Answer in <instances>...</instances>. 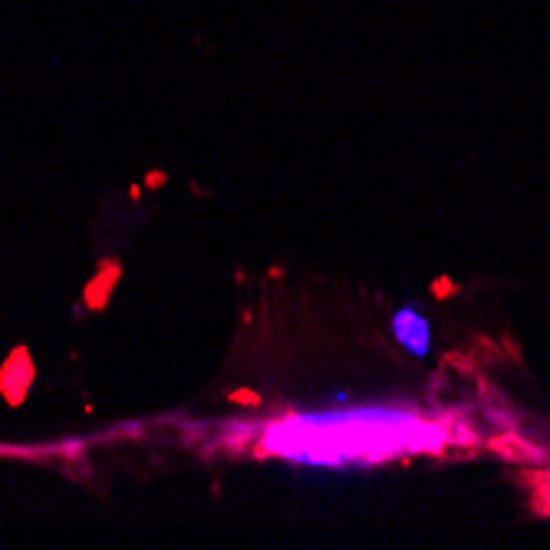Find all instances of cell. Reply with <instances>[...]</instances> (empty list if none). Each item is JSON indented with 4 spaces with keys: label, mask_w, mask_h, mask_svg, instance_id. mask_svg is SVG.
I'll use <instances>...</instances> for the list:
<instances>
[{
    "label": "cell",
    "mask_w": 550,
    "mask_h": 550,
    "mask_svg": "<svg viewBox=\"0 0 550 550\" xmlns=\"http://www.w3.org/2000/svg\"><path fill=\"white\" fill-rule=\"evenodd\" d=\"M455 442H468V432L412 409L280 415L241 439L257 458H287L303 465H379L392 458L442 455Z\"/></svg>",
    "instance_id": "cell-1"
},
{
    "label": "cell",
    "mask_w": 550,
    "mask_h": 550,
    "mask_svg": "<svg viewBox=\"0 0 550 550\" xmlns=\"http://www.w3.org/2000/svg\"><path fill=\"white\" fill-rule=\"evenodd\" d=\"M392 330H396V340L406 346L409 353H415V356L429 353V323H425L422 313H415V310L396 313V320H392Z\"/></svg>",
    "instance_id": "cell-2"
},
{
    "label": "cell",
    "mask_w": 550,
    "mask_h": 550,
    "mask_svg": "<svg viewBox=\"0 0 550 550\" xmlns=\"http://www.w3.org/2000/svg\"><path fill=\"white\" fill-rule=\"evenodd\" d=\"M527 485H531L534 511L550 514V471H527Z\"/></svg>",
    "instance_id": "cell-3"
}]
</instances>
